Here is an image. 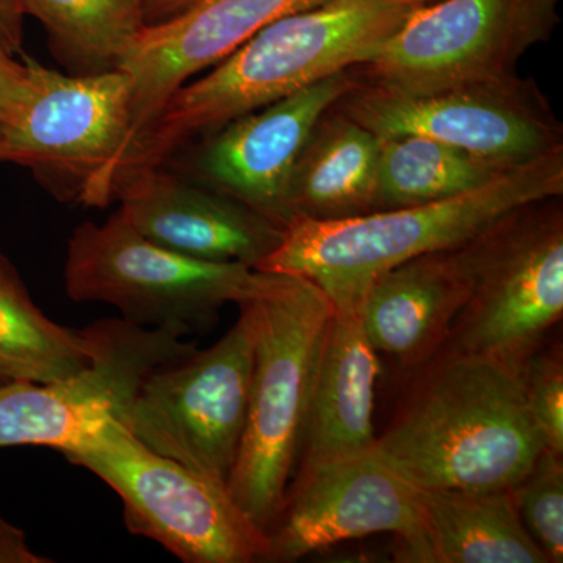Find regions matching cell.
<instances>
[{
    "instance_id": "cell-1",
    "label": "cell",
    "mask_w": 563,
    "mask_h": 563,
    "mask_svg": "<svg viewBox=\"0 0 563 563\" xmlns=\"http://www.w3.org/2000/svg\"><path fill=\"white\" fill-rule=\"evenodd\" d=\"M409 13L379 0H328L266 25L163 103L118 165L113 192L228 122L368 62Z\"/></svg>"
},
{
    "instance_id": "cell-2",
    "label": "cell",
    "mask_w": 563,
    "mask_h": 563,
    "mask_svg": "<svg viewBox=\"0 0 563 563\" xmlns=\"http://www.w3.org/2000/svg\"><path fill=\"white\" fill-rule=\"evenodd\" d=\"M374 451L421 490H506L544 450L517 372L477 355L421 366Z\"/></svg>"
},
{
    "instance_id": "cell-3",
    "label": "cell",
    "mask_w": 563,
    "mask_h": 563,
    "mask_svg": "<svg viewBox=\"0 0 563 563\" xmlns=\"http://www.w3.org/2000/svg\"><path fill=\"white\" fill-rule=\"evenodd\" d=\"M563 195V147L521 163L454 198L377 210L346 220L295 218L258 272L312 280L333 312L358 313L372 282L393 266L472 242L510 210Z\"/></svg>"
},
{
    "instance_id": "cell-4",
    "label": "cell",
    "mask_w": 563,
    "mask_h": 563,
    "mask_svg": "<svg viewBox=\"0 0 563 563\" xmlns=\"http://www.w3.org/2000/svg\"><path fill=\"white\" fill-rule=\"evenodd\" d=\"M239 306L250 310L254 324V372L228 490L266 533L301 457L314 363L333 306L312 280L272 272H258L254 292Z\"/></svg>"
},
{
    "instance_id": "cell-5",
    "label": "cell",
    "mask_w": 563,
    "mask_h": 563,
    "mask_svg": "<svg viewBox=\"0 0 563 563\" xmlns=\"http://www.w3.org/2000/svg\"><path fill=\"white\" fill-rule=\"evenodd\" d=\"M472 288L439 354L520 372L563 314L562 196L510 210L463 244Z\"/></svg>"
},
{
    "instance_id": "cell-6",
    "label": "cell",
    "mask_w": 563,
    "mask_h": 563,
    "mask_svg": "<svg viewBox=\"0 0 563 563\" xmlns=\"http://www.w3.org/2000/svg\"><path fill=\"white\" fill-rule=\"evenodd\" d=\"M258 272L240 263L198 261L141 235L120 210L74 229L65 261L73 301L103 302L143 328L206 332L222 307L246 301Z\"/></svg>"
},
{
    "instance_id": "cell-7",
    "label": "cell",
    "mask_w": 563,
    "mask_h": 563,
    "mask_svg": "<svg viewBox=\"0 0 563 563\" xmlns=\"http://www.w3.org/2000/svg\"><path fill=\"white\" fill-rule=\"evenodd\" d=\"M24 60L31 92L16 120L2 125L0 162L27 168L58 201L109 206L131 143V77L122 69L74 76Z\"/></svg>"
},
{
    "instance_id": "cell-8",
    "label": "cell",
    "mask_w": 563,
    "mask_h": 563,
    "mask_svg": "<svg viewBox=\"0 0 563 563\" xmlns=\"http://www.w3.org/2000/svg\"><path fill=\"white\" fill-rule=\"evenodd\" d=\"M120 496L129 531L185 563L265 561L266 533L228 487L154 453L117 418L90 443L63 454Z\"/></svg>"
},
{
    "instance_id": "cell-9",
    "label": "cell",
    "mask_w": 563,
    "mask_h": 563,
    "mask_svg": "<svg viewBox=\"0 0 563 563\" xmlns=\"http://www.w3.org/2000/svg\"><path fill=\"white\" fill-rule=\"evenodd\" d=\"M239 307V320L213 346L163 363L117 415L144 446L225 487L254 372V324L250 310Z\"/></svg>"
},
{
    "instance_id": "cell-10",
    "label": "cell",
    "mask_w": 563,
    "mask_h": 563,
    "mask_svg": "<svg viewBox=\"0 0 563 563\" xmlns=\"http://www.w3.org/2000/svg\"><path fill=\"white\" fill-rule=\"evenodd\" d=\"M559 0H440L407 14L372 58L363 84L429 91L517 76L526 52L559 24Z\"/></svg>"
},
{
    "instance_id": "cell-11",
    "label": "cell",
    "mask_w": 563,
    "mask_h": 563,
    "mask_svg": "<svg viewBox=\"0 0 563 563\" xmlns=\"http://www.w3.org/2000/svg\"><path fill=\"white\" fill-rule=\"evenodd\" d=\"M333 109L380 140L426 136L504 166L562 150V124L536 81L509 79L429 91L358 84Z\"/></svg>"
},
{
    "instance_id": "cell-12",
    "label": "cell",
    "mask_w": 563,
    "mask_h": 563,
    "mask_svg": "<svg viewBox=\"0 0 563 563\" xmlns=\"http://www.w3.org/2000/svg\"><path fill=\"white\" fill-rule=\"evenodd\" d=\"M91 357L55 383L0 384V448L44 446L66 454L90 443L131 401L155 368L196 350L173 329L143 328L124 318L88 325Z\"/></svg>"
},
{
    "instance_id": "cell-13",
    "label": "cell",
    "mask_w": 563,
    "mask_h": 563,
    "mask_svg": "<svg viewBox=\"0 0 563 563\" xmlns=\"http://www.w3.org/2000/svg\"><path fill=\"white\" fill-rule=\"evenodd\" d=\"M266 532L263 562H296L374 533H393L407 562L422 559L421 490L374 451L296 470Z\"/></svg>"
},
{
    "instance_id": "cell-14",
    "label": "cell",
    "mask_w": 563,
    "mask_h": 563,
    "mask_svg": "<svg viewBox=\"0 0 563 563\" xmlns=\"http://www.w3.org/2000/svg\"><path fill=\"white\" fill-rule=\"evenodd\" d=\"M357 84L352 69L335 74L228 122L166 165L285 228L291 221L288 185L299 154L321 118Z\"/></svg>"
},
{
    "instance_id": "cell-15",
    "label": "cell",
    "mask_w": 563,
    "mask_h": 563,
    "mask_svg": "<svg viewBox=\"0 0 563 563\" xmlns=\"http://www.w3.org/2000/svg\"><path fill=\"white\" fill-rule=\"evenodd\" d=\"M113 199L141 235L198 261L255 269L284 239V228L272 218L166 166L125 177Z\"/></svg>"
},
{
    "instance_id": "cell-16",
    "label": "cell",
    "mask_w": 563,
    "mask_h": 563,
    "mask_svg": "<svg viewBox=\"0 0 563 563\" xmlns=\"http://www.w3.org/2000/svg\"><path fill=\"white\" fill-rule=\"evenodd\" d=\"M324 2L202 0L177 16L146 25L120 66L133 90L128 151L163 103L196 74L224 60L272 22Z\"/></svg>"
},
{
    "instance_id": "cell-17",
    "label": "cell",
    "mask_w": 563,
    "mask_h": 563,
    "mask_svg": "<svg viewBox=\"0 0 563 563\" xmlns=\"http://www.w3.org/2000/svg\"><path fill=\"white\" fill-rule=\"evenodd\" d=\"M472 288L463 246L399 263L372 282L358 314L377 354L421 368L442 351Z\"/></svg>"
},
{
    "instance_id": "cell-18",
    "label": "cell",
    "mask_w": 563,
    "mask_h": 563,
    "mask_svg": "<svg viewBox=\"0 0 563 563\" xmlns=\"http://www.w3.org/2000/svg\"><path fill=\"white\" fill-rule=\"evenodd\" d=\"M380 369L379 354L366 336L361 314L333 312L314 363L298 468L373 450Z\"/></svg>"
},
{
    "instance_id": "cell-19",
    "label": "cell",
    "mask_w": 563,
    "mask_h": 563,
    "mask_svg": "<svg viewBox=\"0 0 563 563\" xmlns=\"http://www.w3.org/2000/svg\"><path fill=\"white\" fill-rule=\"evenodd\" d=\"M380 143L332 107L292 168L287 195L291 220H346L376 210Z\"/></svg>"
},
{
    "instance_id": "cell-20",
    "label": "cell",
    "mask_w": 563,
    "mask_h": 563,
    "mask_svg": "<svg viewBox=\"0 0 563 563\" xmlns=\"http://www.w3.org/2000/svg\"><path fill=\"white\" fill-rule=\"evenodd\" d=\"M421 563H550L525 528L512 488L421 490Z\"/></svg>"
},
{
    "instance_id": "cell-21",
    "label": "cell",
    "mask_w": 563,
    "mask_h": 563,
    "mask_svg": "<svg viewBox=\"0 0 563 563\" xmlns=\"http://www.w3.org/2000/svg\"><path fill=\"white\" fill-rule=\"evenodd\" d=\"M90 357L87 329L74 331L46 317L0 254V377L55 383L79 373Z\"/></svg>"
},
{
    "instance_id": "cell-22",
    "label": "cell",
    "mask_w": 563,
    "mask_h": 563,
    "mask_svg": "<svg viewBox=\"0 0 563 563\" xmlns=\"http://www.w3.org/2000/svg\"><path fill=\"white\" fill-rule=\"evenodd\" d=\"M514 166L488 161L426 136H396L380 143L376 210L454 198L483 187Z\"/></svg>"
},
{
    "instance_id": "cell-23",
    "label": "cell",
    "mask_w": 563,
    "mask_h": 563,
    "mask_svg": "<svg viewBox=\"0 0 563 563\" xmlns=\"http://www.w3.org/2000/svg\"><path fill=\"white\" fill-rule=\"evenodd\" d=\"M38 20L51 49L74 76L120 69L146 27L140 0H20Z\"/></svg>"
},
{
    "instance_id": "cell-24",
    "label": "cell",
    "mask_w": 563,
    "mask_h": 563,
    "mask_svg": "<svg viewBox=\"0 0 563 563\" xmlns=\"http://www.w3.org/2000/svg\"><path fill=\"white\" fill-rule=\"evenodd\" d=\"M562 457L544 448L512 487L521 521L550 563L563 561Z\"/></svg>"
},
{
    "instance_id": "cell-25",
    "label": "cell",
    "mask_w": 563,
    "mask_h": 563,
    "mask_svg": "<svg viewBox=\"0 0 563 563\" xmlns=\"http://www.w3.org/2000/svg\"><path fill=\"white\" fill-rule=\"evenodd\" d=\"M526 404L547 450L563 455V362L561 347L533 352L520 372Z\"/></svg>"
},
{
    "instance_id": "cell-26",
    "label": "cell",
    "mask_w": 563,
    "mask_h": 563,
    "mask_svg": "<svg viewBox=\"0 0 563 563\" xmlns=\"http://www.w3.org/2000/svg\"><path fill=\"white\" fill-rule=\"evenodd\" d=\"M31 85L27 62H16L13 55L0 51V124L9 125L16 120Z\"/></svg>"
},
{
    "instance_id": "cell-27",
    "label": "cell",
    "mask_w": 563,
    "mask_h": 563,
    "mask_svg": "<svg viewBox=\"0 0 563 563\" xmlns=\"http://www.w3.org/2000/svg\"><path fill=\"white\" fill-rule=\"evenodd\" d=\"M51 559L33 553L25 533L0 518V563H49Z\"/></svg>"
},
{
    "instance_id": "cell-28",
    "label": "cell",
    "mask_w": 563,
    "mask_h": 563,
    "mask_svg": "<svg viewBox=\"0 0 563 563\" xmlns=\"http://www.w3.org/2000/svg\"><path fill=\"white\" fill-rule=\"evenodd\" d=\"M24 16L20 0H0V51L13 57L22 51Z\"/></svg>"
},
{
    "instance_id": "cell-29",
    "label": "cell",
    "mask_w": 563,
    "mask_h": 563,
    "mask_svg": "<svg viewBox=\"0 0 563 563\" xmlns=\"http://www.w3.org/2000/svg\"><path fill=\"white\" fill-rule=\"evenodd\" d=\"M199 2L202 0H140V5L146 25H151L177 16Z\"/></svg>"
},
{
    "instance_id": "cell-30",
    "label": "cell",
    "mask_w": 563,
    "mask_h": 563,
    "mask_svg": "<svg viewBox=\"0 0 563 563\" xmlns=\"http://www.w3.org/2000/svg\"><path fill=\"white\" fill-rule=\"evenodd\" d=\"M379 2L387 3V5L398 7L404 10H418L422 7L432 5V3L440 2V0H379Z\"/></svg>"
},
{
    "instance_id": "cell-31",
    "label": "cell",
    "mask_w": 563,
    "mask_h": 563,
    "mask_svg": "<svg viewBox=\"0 0 563 563\" xmlns=\"http://www.w3.org/2000/svg\"><path fill=\"white\" fill-rule=\"evenodd\" d=\"M0 144H2V124H0Z\"/></svg>"
},
{
    "instance_id": "cell-32",
    "label": "cell",
    "mask_w": 563,
    "mask_h": 563,
    "mask_svg": "<svg viewBox=\"0 0 563 563\" xmlns=\"http://www.w3.org/2000/svg\"><path fill=\"white\" fill-rule=\"evenodd\" d=\"M2 383H7V380L3 379V377H0V384H2Z\"/></svg>"
}]
</instances>
